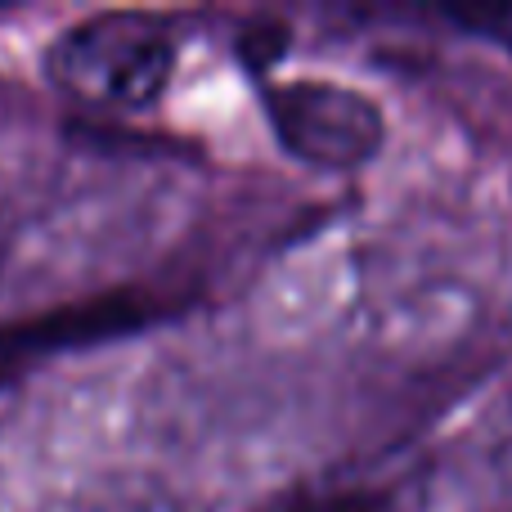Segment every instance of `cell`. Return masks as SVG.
Masks as SVG:
<instances>
[{"mask_svg":"<svg viewBox=\"0 0 512 512\" xmlns=\"http://www.w3.org/2000/svg\"><path fill=\"white\" fill-rule=\"evenodd\" d=\"M490 463H495V472L512 486V391L504 405H499L495 423H490Z\"/></svg>","mask_w":512,"mask_h":512,"instance_id":"5","label":"cell"},{"mask_svg":"<svg viewBox=\"0 0 512 512\" xmlns=\"http://www.w3.org/2000/svg\"><path fill=\"white\" fill-rule=\"evenodd\" d=\"M180 36L167 18L140 9L90 14L59 32L45 54L54 90L90 113H144L171 86Z\"/></svg>","mask_w":512,"mask_h":512,"instance_id":"1","label":"cell"},{"mask_svg":"<svg viewBox=\"0 0 512 512\" xmlns=\"http://www.w3.org/2000/svg\"><path fill=\"white\" fill-rule=\"evenodd\" d=\"M59 512H180V504L153 477H108L77 490Z\"/></svg>","mask_w":512,"mask_h":512,"instance_id":"4","label":"cell"},{"mask_svg":"<svg viewBox=\"0 0 512 512\" xmlns=\"http://www.w3.org/2000/svg\"><path fill=\"white\" fill-rule=\"evenodd\" d=\"M279 144L319 171H355L382 149V108L369 95L324 77L283 81L265 95Z\"/></svg>","mask_w":512,"mask_h":512,"instance_id":"2","label":"cell"},{"mask_svg":"<svg viewBox=\"0 0 512 512\" xmlns=\"http://www.w3.org/2000/svg\"><path fill=\"white\" fill-rule=\"evenodd\" d=\"M414 499L409 468H342L274 495L261 512H405Z\"/></svg>","mask_w":512,"mask_h":512,"instance_id":"3","label":"cell"}]
</instances>
